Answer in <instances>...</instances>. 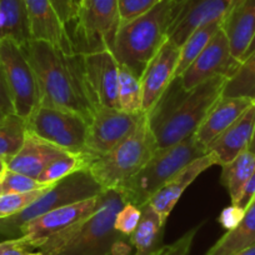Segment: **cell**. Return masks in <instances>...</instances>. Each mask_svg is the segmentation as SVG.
<instances>
[{"label":"cell","mask_w":255,"mask_h":255,"mask_svg":"<svg viewBox=\"0 0 255 255\" xmlns=\"http://www.w3.org/2000/svg\"><path fill=\"white\" fill-rule=\"evenodd\" d=\"M40 90V105L69 110L90 123L98 107L85 74L84 54L67 53L43 40L23 45Z\"/></svg>","instance_id":"cell-1"},{"label":"cell","mask_w":255,"mask_h":255,"mask_svg":"<svg viewBox=\"0 0 255 255\" xmlns=\"http://www.w3.org/2000/svg\"><path fill=\"white\" fill-rule=\"evenodd\" d=\"M228 79L215 77L185 90L174 78L158 102L146 112L158 149H165L195 134L208 113L222 98Z\"/></svg>","instance_id":"cell-2"},{"label":"cell","mask_w":255,"mask_h":255,"mask_svg":"<svg viewBox=\"0 0 255 255\" xmlns=\"http://www.w3.org/2000/svg\"><path fill=\"white\" fill-rule=\"evenodd\" d=\"M124 204L118 189L104 190L92 217L73 229L50 238L38 250L44 255H130V237L114 227L117 214Z\"/></svg>","instance_id":"cell-3"},{"label":"cell","mask_w":255,"mask_h":255,"mask_svg":"<svg viewBox=\"0 0 255 255\" xmlns=\"http://www.w3.org/2000/svg\"><path fill=\"white\" fill-rule=\"evenodd\" d=\"M174 4L175 0H163L144 15L120 24L112 49L119 65L141 78L149 61L168 40Z\"/></svg>","instance_id":"cell-4"},{"label":"cell","mask_w":255,"mask_h":255,"mask_svg":"<svg viewBox=\"0 0 255 255\" xmlns=\"http://www.w3.org/2000/svg\"><path fill=\"white\" fill-rule=\"evenodd\" d=\"M205 154L207 148L193 134L169 148L158 149L135 175L117 189L125 203L140 208L179 171Z\"/></svg>","instance_id":"cell-5"},{"label":"cell","mask_w":255,"mask_h":255,"mask_svg":"<svg viewBox=\"0 0 255 255\" xmlns=\"http://www.w3.org/2000/svg\"><path fill=\"white\" fill-rule=\"evenodd\" d=\"M156 150L158 145L145 113L134 133L109 153L95 156L89 170L104 190L117 189L135 175Z\"/></svg>","instance_id":"cell-6"},{"label":"cell","mask_w":255,"mask_h":255,"mask_svg":"<svg viewBox=\"0 0 255 255\" xmlns=\"http://www.w3.org/2000/svg\"><path fill=\"white\" fill-rule=\"evenodd\" d=\"M104 189L93 178L89 169H82L65 176L48 189L40 198L21 212L0 219V238L16 239L21 237L24 227L31 220L54 209L99 197ZM5 239V240H6Z\"/></svg>","instance_id":"cell-7"},{"label":"cell","mask_w":255,"mask_h":255,"mask_svg":"<svg viewBox=\"0 0 255 255\" xmlns=\"http://www.w3.org/2000/svg\"><path fill=\"white\" fill-rule=\"evenodd\" d=\"M25 122L26 131L61 150L92 154L87 145L89 122L77 113L39 105Z\"/></svg>","instance_id":"cell-8"},{"label":"cell","mask_w":255,"mask_h":255,"mask_svg":"<svg viewBox=\"0 0 255 255\" xmlns=\"http://www.w3.org/2000/svg\"><path fill=\"white\" fill-rule=\"evenodd\" d=\"M73 23L75 29L72 39L77 51H112L120 26L118 0H80Z\"/></svg>","instance_id":"cell-9"},{"label":"cell","mask_w":255,"mask_h":255,"mask_svg":"<svg viewBox=\"0 0 255 255\" xmlns=\"http://www.w3.org/2000/svg\"><path fill=\"white\" fill-rule=\"evenodd\" d=\"M0 64L13 98L15 114L26 120L40 105V90L23 45L13 39H1Z\"/></svg>","instance_id":"cell-10"},{"label":"cell","mask_w":255,"mask_h":255,"mask_svg":"<svg viewBox=\"0 0 255 255\" xmlns=\"http://www.w3.org/2000/svg\"><path fill=\"white\" fill-rule=\"evenodd\" d=\"M239 0H175L168 40L180 48L193 31L214 20H223Z\"/></svg>","instance_id":"cell-11"},{"label":"cell","mask_w":255,"mask_h":255,"mask_svg":"<svg viewBox=\"0 0 255 255\" xmlns=\"http://www.w3.org/2000/svg\"><path fill=\"white\" fill-rule=\"evenodd\" d=\"M240 65L242 61L234 58L230 50L229 40L223 29H220L198 58L178 78L181 87L189 90L215 77L230 79Z\"/></svg>","instance_id":"cell-12"},{"label":"cell","mask_w":255,"mask_h":255,"mask_svg":"<svg viewBox=\"0 0 255 255\" xmlns=\"http://www.w3.org/2000/svg\"><path fill=\"white\" fill-rule=\"evenodd\" d=\"M145 113H127L112 108H98L88 129V150L104 155L134 133Z\"/></svg>","instance_id":"cell-13"},{"label":"cell","mask_w":255,"mask_h":255,"mask_svg":"<svg viewBox=\"0 0 255 255\" xmlns=\"http://www.w3.org/2000/svg\"><path fill=\"white\" fill-rule=\"evenodd\" d=\"M99 197L73 203L45 213L24 227L21 237L35 249H39L50 238L73 229L92 217L98 209Z\"/></svg>","instance_id":"cell-14"},{"label":"cell","mask_w":255,"mask_h":255,"mask_svg":"<svg viewBox=\"0 0 255 255\" xmlns=\"http://www.w3.org/2000/svg\"><path fill=\"white\" fill-rule=\"evenodd\" d=\"M85 74L98 108L119 109V64L108 49L84 54Z\"/></svg>","instance_id":"cell-15"},{"label":"cell","mask_w":255,"mask_h":255,"mask_svg":"<svg viewBox=\"0 0 255 255\" xmlns=\"http://www.w3.org/2000/svg\"><path fill=\"white\" fill-rule=\"evenodd\" d=\"M180 48L174 45L169 40L165 41L159 49L153 59L149 61L140 78L141 83V110L149 112L163 95L166 88L175 78V70L178 67Z\"/></svg>","instance_id":"cell-16"},{"label":"cell","mask_w":255,"mask_h":255,"mask_svg":"<svg viewBox=\"0 0 255 255\" xmlns=\"http://www.w3.org/2000/svg\"><path fill=\"white\" fill-rule=\"evenodd\" d=\"M30 23L31 36L35 40L48 41L67 53H75L74 41L68 26L59 18L51 0H23Z\"/></svg>","instance_id":"cell-17"},{"label":"cell","mask_w":255,"mask_h":255,"mask_svg":"<svg viewBox=\"0 0 255 255\" xmlns=\"http://www.w3.org/2000/svg\"><path fill=\"white\" fill-rule=\"evenodd\" d=\"M255 130V102L229 128L207 145V151L217 160V165H227L239 154L249 149Z\"/></svg>","instance_id":"cell-18"},{"label":"cell","mask_w":255,"mask_h":255,"mask_svg":"<svg viewBox=\"0 0 255 255\" xmlns=\"http://www.w3.org/2000/svg\"><path fill=\"white\" fill-rule=\"evenodd\" d=\"M213 165H217V160L210 153L205 154L202 158L197 159L193 163L189 164L188 166L179 171L174 178H171L163 188L159 189L155 194L150 198L149 204L151 205L154 210L159 214L163 223L166 224L169 215L171 210L174 209L175 204L180 197L183 195L184 191L186 190L198 176Z\"/></svg>","instance_id":"cell-19"},{"label":"cell","mask_w":255,"mask_h":255,"mask_svg":"<svg viewBox=\"0 0 255 255\" xmlns=\"http://www.w3.org/2000/svg\"><path fill=\"white\" fill-rule=\"evenodd\" d=\"M63 153L65 151L58 146L26 131L20 150L5 163L6 169L36 180L45 166Z\"/></svg>","instance_id":"cell-20"},{"label":"cell","mask_w":255,"mask_h":255,"mask_svg":"<svg viewBox=\"0 0 255 255\" xmlns=\"http://www.w3.org/2000/svg\"><path fill=\"white\" fill-rule=\"evenodd\" d=\"M234 58L242 61L255 35V0H239L222 23Z\"/></svg>","instance_id":"cell-21"},{"label":"cell","mask_w":255,"mask_h":255,"mask_svg":"<svg viewBox=\"0 0 255 255\" xmlns=\"http://www.w3.org/2000/svg\"><path fill=\"white\" fill-rule=\"evenodd\" d=\"M254 102L248 98L222 97L208 113L204 122L195 131V138L207 148L219 134L229 128Z\"/></svg>","instance_id":"cell-22"},{"label":"cell","mask_w":255,"mask_h":255,"mask_svg":"<svg viewBox=\"0 0 255 255\" xmlns=\"http://www.w3.org/2000/svg\"><path fill=\"white\" fill-rule=\"evenodd\" d=\"M141 217L138 227L130 235L133 255H160L164 247V228L165 223L160 219L158 213L149 203L140 207Z\"/></svg>","instance_id":"cell-23"},{"label":"cell","mask_w":255,"mask_h":255,"mask_svg":"<svg viewBox=\"0 0 255 255\" xmlns=\"http://www.w3.org/2000/svg\"><path fill=\"white\" fill-rule=\"evenodd\" d=\"M255 244V199L245 209L239 224L228 230L205 255H234Z\"/></svg>","instance_id":"cell-24"},{"label":"cell","mask_w":255,"mask_h":255,"mask_svg":"<svg viewBox=\"0 0 255 255\" xmlns=\"http://www.w3.org/2000/svg\"><path fill=\"white\" fill-rule=\"evenodd\" d=\"M13 39L20 45L33 40L23 0H0V40Z\"/></svg>","instance_id":"cell-25"},{"label":"cell","mask_w":255,"mask_h":255,"mask_svg":"<svg viewBox=\"0 0 255 255\" xmlns=\"http://www.w3.org/2000/svg\"><path fill=\"white\" fill-rule=\"evenodd\" d=\"M255 166V154L245 150L227 165H223L222 183L229 191L232 204H237L242 198L245 185Z\"/></svg>","instance_id":"cell-26"},{"label":"cell","mask_w":255,"mask_h":255,"mask_svg":"<svg viewBox=\"0 0 255 255\" xmlns=\"http://www.w3.org/2000/svg\"><path fill=\"white\" fill-rule=\"evenodd\" d=\"M94 158L95 156L92 154H73L65 151L50 161L36 180L43 185H53L65 176L74 174L75 171L89 169L90 163Z\"/></svg>","instance_id":"cell-27"},{"label":"cell","mask_w":255,"mask_h":255,"mask_svg":"<svg viewBox=\"0 0 255 255\" xmlns=\"http://www.w3.org/2000/svg\"><path fill=\"white\" fill-rule=\"evenodd\" d=\"M222 23L223 20L210 21L190 34L185 43L180 46V56H179L178 67L175 70V78L180 77L184 70L204 50L213 36L222 29Z\"/></svg>","instance_id":"cell-28"},{"label":"cell","mask_w":255,"mask_h":255,"mask_svg":"<svg viewBox=\"0 0 255 255\" xmlns=\"http://www.w3.org/2000/svg\"><path fill=\"white\" fill-rule=\"evenodd\" d=\"M222 97L248 98L255 102V50L242 61L238 72L228 79Z\"/></svg>","instance_id":"cell-29"},{"label":"cell","mask_w":255,"mask_h":255,"mask_svg":"<svg viewBox=\"0 0 255 255\" xmlns=\"http://www.w3.org/2000/svg\"><path fill=\"white\" fill-rule=\"evenodd\" d=\"M26 135V122L14 114L0 124V159L8 161L13 158L24 143Z\"/></svg>","instance_id":"cell-30"},{"label":"cell","mask_w":255,"mask_h":255,"mask_svg":"<svg viewBox=\"0 0 255 255\" xmlns=\"http://www.w3.org/2000/svg\"><path fill=\"white\" fill-rule=\"evenodd\" d=\"M119 109L127 113H144L141 110V83L140 78L127 68L119 65Z\"/></svg>","instance_id":"cell-31"},{"label":"cell","mask_w":255,"mask_h":255,"mask_svg":"<svg viewBox=\"0 0 255 255\" xmlns=\"http://www.w3.org/2000/svg\"><path fill=\"white\" fill-rule=\"evenodd\" d=\"M50 186L51 185L44 186V188L28 191V193L0 195V219L11 217V215L25 209L28 205H30L38 198H40L44 193H46Z\"/></svg>","instance_id":"cell-32"},{"label":"cell","mask_w":255,"mask_h":255,"mask_svg":"<svg viewBox=\"0 0 255 255\" xmlns=\"http://www.w3.org/2000/svg\"><path fill=\"white\" fill-rule=\"evenodd\" d=\"M44 186L48 185H43L35 179L29 178V176L16 173V171L9 170V169H5L0 174V195L28 193V191L44 188Z\"/></svg>","instance_id":"cell-33"},{"label":"cell","mask_w":255,"mask_h":255,"mask_svg":"<svg viewBox=\"0 0 255 255\" xmlns=\"http://www.w3.org/2000/svg\"><path fill=\"white\" fill-rule=\"evenodd\" d=\"M163 0H118L120 24L139 18Z\"/></svg>","instance_id":"cell-34"},{"label":"cell","mask_w":255,"mask_h":255,"mask_svg":"<svg viewBox=\"0 0 255 255\" xmlns=\"http://www.w3.org/2000/svg\"><path fill=\"white\" fill-rule=\"evenodd\" d=\"M141 217V209L136 205L125 203L124 207L119 210L115 218L114 227L122 234L130 237L134 233L135 228L138 227L139 220Z\"/></svg>","instance_id":"cell-35"},{"label":"cell","mask_w":255,"mask_h":255,"mask_svg":"<svg viewBox=\"0 0 255 255\" xmlns=\"http://www.w3.org/2000/svg\"><path fill=\"white\" fill-rule=\"evenodd\" d=\"M200 227L202 225L194 227L193 229L188 230L184 235H181L178 240H175L171 244L165 245L160 255H190L191 247H193V243H194Z\"/></svg>","instance_id":"cell-36"},{"label":"cell","mask_w":255,"mask_h":255,"mask_svg":"<svg viewBox=\"0 0 255 255\" xmlns=\"http://www.w3.org/2000/svg\"><path fill=\"white\" fill-rule=\"evenodd\" d=\"M14 114L15 109H14L13 98L6 83L3 67L0 64V124Z\"/></svg>","instance_id":"cell-37"},{"label":"cell","mask_w":255,"mask_h":255,"mask_svg":"<svg viewBox=\"0 0 255 255\" xmlns=\"http://www.w3.org/2000/svg\"><path fill=\"white\" fill-rule=\"evenodd\" d=\"M34 250L35 248L23 237L0 243V255H28Z\"/></svg>","instance_id":"cell-38"},{"label":"cell","mask_w":255,"mask_h":255,"mask_svg":"<svg viewBox=\"0 0 255 255\" xmlns=\"http://www.w3.org/2000/svg\"><path fill=\"white\" fill-rule=\"evenodd\" d=\"M51 3L64 25L68 26L74 21L77 14V5L74 0H51Z\"/></svg>","instance_id":"cell-39"},{"label":"cell","mask_w":255,"mask_h":255,"mask_svg":"<svg viewBox=\"0 0 255 255\" xmlns=\"http://www.w3.org/2000/svg\"><path fill=\"white\" fill-rule=\"evenodd\" d=\"M245 210L239 208L238 205L232 204L230 207L225 208L222 212L219 217V223L225 228L227 230H232L233 228L237 227L239 222L242 220L243 215H244Z\"/></svg>","instance_id":"cell-40"},{"label":"cell","mask_w":255,"mask_h":255,"mask_svg":"<svg viewBox=\"0 0 255 255\" xmlns=\"http://www.w3.org/2000/svg\"><path fill=\"white\" fill-rule=\"evenodd\" d=\"M254 199H255V166L252 175H250L249 180H248L247 185H245L244 191H243V194H242V198H240L239 202L234 205H238V207L242 208L243 210H245Z\"/></svg>","instance_id":"cell-41"},{"label":"cell","mask_w":255,"mask_h":255,"mask_svg":"<svg viewBox=\"0 0 255 255\" xmlns=\"http://www.w3.org/2000/svg\"><path fill=\"white\" fill-rule=\"evenodd\" d=\"M234 255H255V244L250 245V247L245 248V249L240 250L239 253H237V254Z\"/></svg>","instance_id":"cell-42"},{"label":"cell","mask_w":255,"mask_h":255,"mask_svg":"<svg viewBox=\"0 0 255 255\" xmlns=\"http://www.w3.org/2000/svg\"><path fill=\"white\" fill-rule=\"evenodd\" d=\"M255 50V35H254V38H253V40H252V43H250V45H249V48L247 49V51H245V54H244V56H243V60H244L245 58H248V56L250 55V54L253 53V51ZM242 60V61H243Z\"/></svg>","instance_id":"cell-43"},{"label":"cell","mask_w":255,"mask_h":255,"mask_svg":"<svg viewBox=\"0 0 255 255\" xmlns=\"http://www.w3.org/2000/svg\"><path fill=\"white\" fill-rule=\"evenodd\" d=\"M248 150L252 151L253 154H255V130H254V135H253V139H252V143H250L249 149H248Z\"/></svg>","instance_id":"cell-44"},{"label":"cell","mask_w":255,"mask_h":255,"mask_svg":"<svg viewBox=\"0 0 255 255\" xmlns=\"http://www.w3.org/2000/svg\"><path fill=\"white\" fill-rule=\"evenodd\" d=\"M5 169H6L5 161H4L3 159H0V173H3V171L5 170Z\"/></svg>","instance_id":"cell-45"},{"label":"cell","mask_w":255,"mask_h":255,"mask_svg":"<svg viewBox=\"0 0 255 255\" xmlns=\"http://www.w3.org/2000/svg\"><path fill=\"white\" fill-rule=\"evenodd\" d=\"M28 255H44V254L41 252H38V253H30V254H28Z\"/></svg>","instance_id":"cell-46"},{"label":"cell","mask_w":255,"mask_h":255,"mask_svg":"<svg viewBox=\"0 0 255 255\" xmlns=\"http://www.w3.org/2000/svg\"><path fill=\"white\" fill-rule=\"evenodd\" d=\"M74 3H75V5H77V8H78V4L80 3V0H74Z\"/></svg>","instance_id":"cell-47"}]
</instances>
